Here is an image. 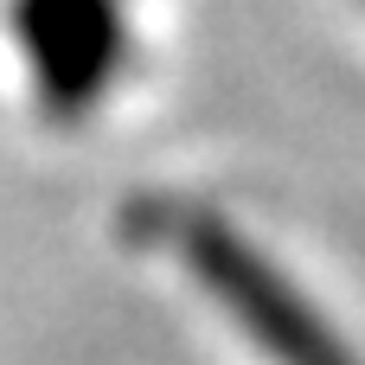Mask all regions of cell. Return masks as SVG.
<instances>
[{
	"label": "cell",
	"instance_id": "obj_1",
	"mask_svg": "<svg viewBox=\"0 0 365 365\" xmlns=\"http://www.w3.org/2000/svg\"><path fill=\"white\" fill-rule=\"evenodd\" d=\"M167 237L186 257V269L205 282V295L276 365H353L346 346L321 327V314L289 289V276H276V263L244 244V231H231L205 212H173Z\"/></svg>",
	"mask_w": 365,
	"mask_h": 365
},
{
	"label": "cell",
	"instance_id": "obj_2",
	"mask_svg": "<svg viewBox=\"0 0 365 365\" xmlns=\"http://www.w3.org/2000/svg\"><path fill=\"white\" fill-rule=\"evenodd\" d=\"M19 26L32 32V51H38V71H45V96L58 109H83L115 58H122V19H115V0H26Z\"/></svg>",
	"mask_w": 365,
	"mask_h": 365
}]
</instances>
